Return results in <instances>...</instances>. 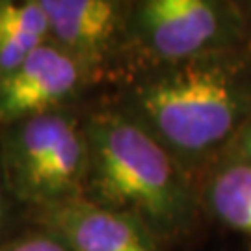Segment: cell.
Returning a JSON list of instances; mask_svg holds the SVG:
<instances>
[{
  "label": "cell",
  "instance_id": "8",
  "mask_svg": "<svg viewBox=\"0 0 251 251\" xmlns=\"http://www.w3.org/2000/svg\"><path fill=\"white\" fill-rule=\"evenodd\" d=\"M201 199L218 222L251 238V162L224 156L212 164Z\"/></svg>",
  "mask_w": 251,
  "mask_h": 251
},
{
  "label": "cell",
  "instance_id": "7",
  "mask_svg": "<svg viewBox=\"0 0 251 251\" xmlns=\"http://www.w3.org/2000/svg\"><path fill=\"white\" fill-rule=\"evenodd\" d=\"M34 220L71 251H156V244L132 220L84 198L39 206Z\"/></svg>",
  "mask_w": 251,
  "mask_h": 251
},
{
  "label": "cell",
  "instance_id": "9",
  "mask_svg": "<svg viewBox=\"0 0 251 251\" xmlns=\"http://www.w3.org/2000/svg\"><path fill=\"white\" fill-rule=\"evenodd\" d=\"M49 39V19L39 0L0 2V78L15 71Z\"/></svg>",
  "mask_w": 251,
  "mask_h": 251
},
{
  "label": "cell",
  "instance_id": "1",
  "mask_svg": "<svg viewBox=\"0 0 251 251\" xmlns=\"http://www.w3.org/2000/svg\"><path fill=\"white\" fill-rule=\"evenodd\" d=\"M194 177L251 116V47L154 67L121 106Z\"/></svg>",
  "mask_w": 251,
  "mask_h": 251
},
{
  "label": "cell",
  "instance_id": "10",
  "mask_svg": "<svg viewBox=\"0 0 251 251\" xmlns=\"http://www.w3.org/2000/svg\"><path fill=\"white\" fill-rule=\"evenodd\" d=\"M0 251H71L65 244L50 233H36L6 244Z\"/></svg>",
  "mask_w": 251,
  "mask_h": 251
},
{
  "label": "cell",
  "instance_id": "2",
  "mask_svg": "<svg viewBox=\"0 0 251 251\" xmlns=\"http://www.w3.org/2000/svg\"><path fill=\"white\" fill-rule=\"evenodd\" d=\"M82 198L132 220L154 244L186 233L198 214L194 177L121 108L86 117Z\"/></svg>",
  "mask_w": 251,
  "mask_h": 251
},
{
  "label": "cell",
  "instance_id": "11",
  "mask_svg": "<svg viewBox=\"0 0 251 251\" xmlns=\"http://www.w3.org/2000/svg\"><path fill=\"white\" fill-rule=\"evenodd\" d=\"M224 156L244 160V162H251V116L248 117L246 125L240 128V132L236 134L234 142L231 144V147L227 149V152H225Z\"/></svg>",
  "mask_w": 251,
  "mask_h": 251
},
{
  "label": "cell",
  "instance_id": "4",
  "mask_svg": "<svg viewBox=\"0 0 251 251\" xmlns=\"http://www.w3.org/2000/svg\"><path fill=\"white\" fill-rule=\"evenodd\" d=\"M251 47V23L231 2L145 0L128 9L125 49L152 69L190 58Z\"/></svg>",
  "mask_w": 251,
  "mask_h": 251
},
{
  "label": "cell",
  "instance_id": "6",
  "mask_svg": "<svg viewBox=\"0 0 251 251\" xmlns=\"http://www.w3.org/2000/svg\"><path fill=\"white\" fill-rule=\"evenodd\" d=\"M86 82L91 80L80 63L47 41L0 78V123L58 112Z\"/></svg>",
  "mask_w": 251,
  "mask_h": 251
},
{
  "label": "cell",
  "instance_id": "3",
  "mask_svg": "<svg viewBox=\"0 0 251 251\" xmlns=\"http://www.w3.org/2000/svg\"><path fill=\"white\" fill-rule=\"evenodd\" d=\"M0 170L9 194L36 208L82 198L88 170L82 125L62 110L8 125Z\"/></svg>",
  "mask_w": 251,
  "mask_h": 251
},
{
  "label": "cell",
  "instance_id": "5",
  "mask_svg": "<svg viewBox=\"0 0 251 251\" xmlns=\"http://www.w3.org/2000/svg\"><path fill=\"white\" fill-rule=\"evenodd\" d=\"M49 41L73 56L90 80L126 45L128 9L110 0H39Z\"/></svg>",
  "mask_w": 251,
  "mask_h": 251
},
{
  "label": "cell",
  "instance_id": "12",
  "mask_svg": "<svg viewBox=\"0 0 251 251\" xmlns=\"http://www.w3.org/2000/svg\"><path fill=\"white\" fill-rule=\"evenodd\" d=\"M8 188H6V182H4V177H2V170H0V229L6 222L9 212V201H8Z\"/></svg>",
  "mask_w": 251,
  "mask_h": 251
}]
</instances>
